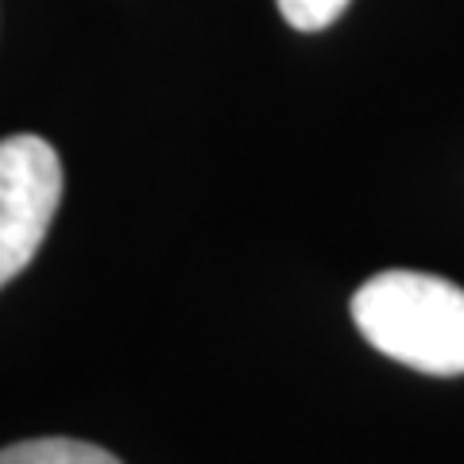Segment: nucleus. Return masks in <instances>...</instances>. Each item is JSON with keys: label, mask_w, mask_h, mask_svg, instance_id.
Listing matches in <instances>:
<instances>
[{"label": "nucleus", "mask_w": 464, "mask_h": 464, "mask_svg": "<svg viewBox=\"0 0 464 464\" xmlns=\"http://www.w3.org/2000/svg\"><path fill=\"white\" fill-rule=\"evenodd\" d=\"M372 348L426 375L464 372V290L426 271H383L353 295Z\"/></svg>", "instance_id": "f257e3e1"}, {"label": "nucleus", "mask_w": 464, "mask_h": 464, "mask_svg": "<svg viewBox=\"0 0 464 464\" xmlns=\"http://www.w3.org/2000/svg\"><path fill=\"white\" fill-rule=\"evenodd\" d=\"M63 198V163L43 136L0 140V286L32 264Z\"/></svg>", "instance_id": "f03ea898"}, {"label": "nucleus", "mask_w": 464, "mask_h": 464, "mask_svg": "<svg viewBox=\"0 0 464 464\" xmlns=\"http://www.w3.org/2000/svg\"><path fill=\"white\" fill-rule=\"evenodd\" d=\"M283 12V20L295 32H325L329 24H337L344 16V8L353 0H275Z\"/></svg>", "instance_id": "20e7f679"}, {"label": "nucleus", "mask_w": 464, "mask_h": 464, "mask_svg": "<svg viewBox=\"0 0 464 464\" xmlns=\"http://www.w3.org/2000/svg\"><path fill=\"white\" fill-rule=\"evenodd\" d=\"M0 464H124L109 449L74 438H32L0 449Z\"/></svg>", "instance_id": "7ed1b4c3"}]
</instances>
